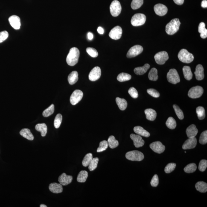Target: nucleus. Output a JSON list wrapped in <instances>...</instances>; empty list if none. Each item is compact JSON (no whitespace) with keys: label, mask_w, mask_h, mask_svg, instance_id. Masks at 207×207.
Returning a JSON list of instances; mask_svg holds the SVG:
<instances>
[{"label":"nucleus","mask_w":207,"mask_h":207,"mask_svg":"<svg viewBox=\"0 0 207 207\" xmlns=\"http://www.w3.org/2000/svg\"><path fill=\"white\" fill-rule=\"evenodd\" d=\"M80 52L78 49L73 47L70 50L69 54L67 56L66 61L70 66H74L78 62Z\"/></svg>","instance_id":"obj_1"},{"label":"nucleus","mask_w":207,"mask_h":207,"mask_svg":"<svg viewBox=\"0 0 207 207\" xmlns=\"http://www.w3.org/2000/svg\"><path fill=\"white\" fill-rule=\"evenodd\" d=\"M180 24L181 22L179 19L172 20L166 26V32L167 34L169 35L175 34L179 30Z\"/></svg>","instance_id":"obj_2"},{"label":"nucleus","mask_w":207,"mask_h":207,"mask_svg":"<svg viewBox=\"0 0 207 207\" xmlns=\"http://www.w3.org/2000/svg\"><path fill=\"white\" fill-rule=\"evenodd\" d=\"M178 57L180 61L186 63H191L194 59L193 55L185 49H183L179 51Z\"/></svg>","instance_id":"obj_3"},{"label":"nucleus","mask_w":207,"mask_h":207,"mask_svg":"<svg viewBox=\"0 0 207 207\" xmlns=\"http://www.w3.org/2000/svg\"><path fill=\"white\" fill-rule=\"evenodd\" d=\"M126 159L132 161H141L144 159V156L141 152L133 150L127 152L126 155Z\"/></svg>","instance_id":"obj_4"},{"label":"nucleus","mask_w":207,"mask_h":207,"mask_svg":"<svg viewBox=\"0 0 207 207\" xmlns=\"http://www.w3.org/2000/svg\"><path fill=\"white\" fill-rule=\"evenodd\" d=\"M146 17L143 13H136L132 17L131 23L134 26L137 27L142 25L145 23Z\"/></svg>","instance_id":"obj_5"},{"label":"nucleus","mask_w":207,"mask_h":207,"mask_svg":"<svg viewBox=\"0 0 207 207\" xmlns=\"http://www.w3.org/2000/svg\"><path fill=\"white\" fill-rule=\"evenodd\" d=\"M167 79L169 82L173 84H176L180 81L179 74L177 70L175 69L170 70L167 74Z\"/></svg>","instance_id":"obj_6"},{"label":"nucleus","mask_w":207,"mask_h":207,"mask_svg":"<svg viewBox=\"0 0 207 207\" xmlns=\"http://www.w3.org/2000/svg\"><path fill=\"white\" fill-rule=\"evenodd\" d=\"M203 92L204 90L202 87L199 86L193 87L189 91L188 96L191 98H198L202 95Z\"/></svg>","instance_id":"obj_7"},{"label":"nucleus","mask_w":207,"mask_h":207,"mask_svg":"<svg viewBox=\"0 0 207 207\" xmlns=\"http://www.w3.org/2000/svg\"><path fill=\"white\" fill-rule=\"evenodd\" d=\"M122 7L119 1L115 0L112 1L110 6L111 14L113 17L118 16L121 13Z\"/></svg>","instance_id":"obj_8"},{"label":"nucleus","mask_w":207,"mask_h":207,"mask_svg":"<svg viewBox=\"0 0 207 207\" xmlns=\"http://www.w3.org/2000/svg\"><path fill=\"white\" fill-rule=\"evenodd\" d=\"M154 58L158 64L164 65L169 58L168 53L165 51L159 52L155 55Z\"/></svg>","instance_id":"obj_9"},{"label":"nucleus","mask_w":207,"mask_h":207,"mask_svg":"<svg viewBox=\"0 0 207 207\" xmlns=\"http://www.w3.org/2000/svg\"><path fill=\"white\" fill-rule=\"evenodd\" d=\"M143 48L140 45L134 46L131 48L127 53V57L128 58H132L139 55L142 52Z\"/></svg>","instance_id":"obj_10"},{"label":"nucleus","mask_w":207,"mask_h":207,"mask_svg":"<svg viewBox=\"0 0 207 207\" xmlns=\"http://www.w3.org/2000/svg\"><path fill=\"white\" fill-rule=\"evenodd\" d=\"M83 93L80 90H76L73 92L70 98V101L73 105L77 104L83 98Z\"/></svg>","instance_id":"obj_11"},{"label":"nucleus","mask_w":207,"mask_h":207,"mask_svg":"<svg viewBox=\"0 0 207 207\" xmlns=\"http://www.w3.org/2000/svg\"><path fill=\"white\" fill-rule=\"evenodd\" d=\"M122 33V30L119 26L114 27L111 30L109 33V36L111 39L118 40L121 37Z\"/></svg>","instance_id":"obj_12"},{"label":"nucleus","mask_w":207,"mask_h":207,"mask_svg":"<svg viewBox=\"0 0 207 207\" xmlns=\"http://www.w3.org/2000/svg\"><path fill=\"white\" fill-rule=\"evenodd\" d=\"M101 74L100 68L98 66H96L93 68L90 72L89 75V80L91 81H96L100 79Z\"/></svg>","instance_id":"obj_13"},{"label":"nucleus","mask_w":207,"mask_h":207,"mask_svg":"<svg viewBox=\"0 0 207 207\" xmlns=\"http://www.w3.org/2000/svg\"><path fill=\"white\" fill-rule=\"evenodd\" d=\"M150 147L153 152L159 154L162 153L165 149V146L159 141L152 143L150 144Z\"/></svg>","instance_id":"obj_14"},{"label":"nucleus","mask_w":207,"mask_h":207,"mask_svg":"<svg viewBox=\"0 0 207 207\" xmlns=\"http://www.w3.org/2000/svg\"><path fill=\"white\" fill-rule=\"evenodd\" d=\"M154 10L156 15L160 16H165L168 12V8L164 4H156L154 7Z\"/></svg>","instance_id":"obj_15"},{"label":"nucleus","mask_w":207,"mask_h":207,"mask_svg":"<svg viewBox=\"0 0 207 207\" xmlns=\"http://www.w3.org/2000/svg\"><path fill=\"white\" fill-rule=\"evenodd\" d=\"M9 21L10 25L16 30H19L20 28L21 22L20 18L19 17L13 15L10 16L9 19Z\"/></svg>","instance_id":"obj_16"},{"label":"nucleus","mask_w":207,"mask_h":207,"mask_svg":"<svg viewBox=\"0 0 207 207\" xmlns=\"http://www.w3.org/2000/svg\"><path fill=\"white\" fill-rule=\"evenodd\" d=\"M197 139L195 137L189 138L184 142L182 146V148L184 150L194 149L197 145Z\"/></svg>","instance_id":"obj_17"},{"label":"nucleus","mask_w":207,"mask_h":207,"mask_svg":"<svg viewBox=\"0 0 207 207\" xmlns=\"http://www.w3.org/2000/svg\"><path fill=\"white\" fill-rule=\"evenodd\" d=\"M130 137L133 141L134 145L136 148H139L144 146L145 141L140 135L131 134L130 135Z\"/></svg>","instance_id":"obj_18"},{"label":"nucleus","mask_w":207,"mask_h":207,"mask_svg":"<svg viewBox=\"0 0 207 207\" xmlns=\"http://www.w3.org/2000/svg\"><path fill=\"white\" fill-rule=\"evenodd\" d=\"M72 180V176L68 175L65 173H63L58 178L59 182L62 186L68 185L71 183Z\"/></svg>","instance_id":"obj_19"},{"label":"nucleus","mask_w":207,"mask_h":207,"mask_svg":"<svg viewBox=\"0 0 207 207\" xmlns=\"http://www.w3.org/2000/svg\"><path fill=\"white\" fill-rule=\"evenodd\" d=\"M198 132V130L194 124L189 126L186 130V134L189 138L194 137L197 135Z\"/></svg>","instance_id":"obj_20"},{"label":"nucleus","mask_w":207,"mask_h":207,"mask_svg":"<svg viewBox=\"0 0 207 207\" xmlns=\"http://www.w3.org/2000/svg\"><path fill=\"white\" fill-rule=\"evenodd\" d=\"M49 189L51 192L57 194L61 193L63 191V186L61 184L56 183L50 184L49 186Z\"/></svg>","instance_id":"obj_21"},{"label":"nucleus","mask_w":207,"mask_h":207,"mask_svg":"<svg viewBox=\"0 0 207 207\" xmlns=\"http://www.w3.org/2000/svg\"><path fill=\"white\" fill-rule=\"evenodd\" d=\"M194 73L196 80L199 81L203 80L205 75L204 73V68L202 65L199 64L196 66V71Z\"/></svg>","instance_id":"obj_22"},{"label":"nucleus","mask_w":207,"mask_h":207,"mask_svg":"<svg viewBox=\"0 0 207 207\" xmlns=\"http://www.w3.org/2000/svg\"><path fill=\"white\" fill-rule=\"evenodd\" d=\"M146 118L150 121H153L156 119L157 114L156 111L152 109H146L145 111Z\"/></svg>","instance_id":"obj_23"},{"label":"nucleus","mask_w":207,"mask_h":207,"mask_svg":"<svg viewBox=\"0 0 207 207\" xmlns=\"http://www.w3.org/2000/svg\"><path fill=\"white\" fill-rule=\"evenodd\" d=\"M134 130L135 133L140 136L145 137H149L150 136V134L147 130H145L141 126H136L134 128Z\"/></svg>","instance_id":"obj_24"},{"label":"nucleus","mask_w":207,"mask_h":207,"mask_svg":"<svg viewBox=\"0 0 207 207\" xmlns=\"http://www.w3.org/2000/svg\"><path fill=\"white\" fill-rule=\"evenodd\" d=\"M150 68V65L149 64H145L144 66L142 67H138L135 68L134 70V72L137 75H143L145 73L149 68Z\"/></svg>","instance_id":"obj_25"},{"label":"nucleus","mask_w":207,"mask_h":207,"mask_svg":"<svg viewBox=\"0 0 207 207\" xmlns=\"http://www.w3.org/2000/svg\"><path fill=\"white\" fill-rule=\"evenodd\" d=\"M68 81L70 85L75 84L78 80V74L77 71H73L68 77Z\"/></svg>","instance_id":"obj_26"},{"label":"nucleus","mask_w":207,"mask_h":207,"mask_svg":"<svg viewBox=\"0 0 207 207\" xmlns=\"http://www.w3.org/2000/svg\"><path fill=\"white\" fill-rule=\"evenodd\" d=\"M20 134L24 137L27 138L29 141H33L34 139V136L31 133L30 129H23L20 132Z\"/></svg>","instance_id":"obj_27"},{"label":"nucleus","mask_w":207,"mask_h":207,"mask_svg":"<svg viewBox=\"0 0 207 207\" xmlns=\"http://www.w3.org/2000/svg\"><path fill=\"white\" fill-rule=\"evenodd\" d=\"M35 128L37 131L40 132L42 136L45 137L46 135L47 132V127L46 124L45 123L36 124Z\"/></svg>","instance_id":"obj_28"},{"label":"nucleus","mask_w":207,"mask_h":207,"mask_svg":"<svg viewBox=\"0 0 207 207\" xmlns=\"http://www.w3.org/2000/svg\"><path fill=\"white\" fill-rule=\"evenodd\" d=\"M117 105L120 110L124 111L125 110L127 106V103L126 100L124 99H122L117 97L115 99Z\"/></svg>","instance_id":"obj_29"},{"label":"nucleus","mask_w":207,"mask_h":207,"mask_svg":"<svg viewBox=\"0 0 207 207\" xmlns=\"http://www.w3.org/2000/svg\"><path fill=\"white\" fill-rule=\"evenodd\" d=\"M184 77L188 81L191 80L193 77V73L191 68L189 66H184L183 68Z\"/></svg>","instance_id":"obj_30"},{"label":"nucleus","mask_w":207,"mask_h":207,"mask_svg":"<svg viewBox=\"0 0 207 207\" xmlns=\"http://www.w3.org/2000/svg\"><path fill=\"white\" fill-rule=\"evenodd\" d=\"M196 189L201 193H205L207 191V184L203 182H199L195 185Z\"/></svg>","instance_id":"obj_31"},{"label":"nucleus","mask_w":207,"mask_h":207,"mask_svg":"<svg viewBox=\"0 0 207 207\" xmlns=\"http://www.w3.org/2000/svg\"><path fill=\"white\" fill-rule=\"evenodd\" d=\"M198 32L200 33L201 37L205 39L207 37V30L205 28V24L204 22H201L198 27Z\"/></svg>","instance_id":"obj_32"},{"label":"nucleus","mask_w":207,"mask_h":207,"mask_svg":"<svg viewBox=\"0 0 207 207\" xmlns=\"http://www.w3.org/2000/svg\"><path fill=\"white\" fill-rule=\"evenodd\" d=\"M108 146L111 149H113L118 147L119 144V141L115 139V137L111 135L109 137L107 141Z\"/></svg>","instance_id":"obj_33"},{"label":"nucleus","mask_w":207,"mask_h":207,"mask_svg":"<svg viewBox=\"0 0 207 207\" xmlns=\"http://www.w3.org/2000/svg\"><path fill=\"white\" fill-rule=\"evenodd\" d=\"M88 173L86 171H81L77 176V180L80 183L86 182L88 177Z\"/></svg>","instance_id":"obj_34"},{"label":"nucleus","mask_w":207,"mask_h":207,"mask_svg":"<svg viewBox=\"0 0 207 207\" xmlns=\"http://www.w3.org/2000/svg\"><path fill=\"white\" fill-rule=\"evenodd\" d=\"M149 78L151 81H156L158 79V71L156 68H153L150 70L149 74Z\"/></svg>","instance_id":"obj_35"},{"label":"nucleus","mask_w":207,"mask_h":207,"mask_svg":"<svg viewBox=\"0 0 207 207\" xmlns=\"http://www.w3.org/2000/svg\"><path fill=\"white\" fill-rule=\"evenodd\" d=\"M131 76L126 73H122L119 74L117 80L119 82H124L130 80L131 79Z\"/></svg>","instance_id":"obj_36"},{"label":"nucleus","mask_w":207,"mask_h":207,"mask_svg":"<svg viewBox=\"0 0 207 207\" xmlns=\"http://www.w3.org/2000/svg\"><path fill=\"white\" fill-rule=\"evenodd\" d=\"M92 159L93 156L92 153H88L87 154L84 158L83 161H82V165L84 167H88Z\"/></svg>","instance_id":"obj_37"},{"label":"nucleus","mask_w":207,"mask_h":207,"mask_svg":"<svg viewBox=\"0 0 207 207\" xmlns=\"http://www.w3.org/2000/svg\"><path fill=\"white\" fill-rule=\"evenodd\" d=\"M166 125L169 129H174L176 126V123L175 120L172 117H169L167 119Z\"/></svg>","instance_id":"obj_38"},{"label":"nucleus","mask_w":207,"mask_h":207,"mask_svg":"<svg viewBox=\"0 0 207 207\" xmlns=\"http://www.w3.org/2000/svg\"><path fill=\"white\" fill-rule=\"evenodd\" d=\"M196 112L198 118L199 120H202L205 118V111L204 108L201 106H199L196 108Z\"/></svg>","instance_id":"obj_39"},{"label":"nucleus","mask_w":207,"mask_h":207,"mask_svg":"<svg viewBox=\"0 0 207 207\" xmlns=\"http://www.w3.org/2000/svg\"><path fill=\"white\" fill-rule=\"evenodd\" d=\"M197 169V166L196 164L194 163H192L187 165L184 169V171L186 173H193L196 171Z\"/></svg>","instance_id":"obj_40"},{"label":"nucleus","mask_w":207,"mask_h":207,"mask_svg":"<svg viewBox=\"0 0 207 207\" xmlns=\"http://www.w3.org/2000/svg\"><path fill=\"white\" fill-rule=\"evenodd\" d=\"M55 106L54 104H52L48 108L46 109L43 112V115L44 117H48L54 113Z\"/></svg>","instance_id":"obj_41"},{"label":"nucleus","mask_w":207,"mask_h":207,"mask_svg":"<svg viewBox=\"0 0 207 207\" xmlns=\"http://www.w3.org/2000/svg\"><path fill=\"white\" fill-rule=\"evenodd\" d=\"M144 3V0H133L131 6L134 10H136L141 7Z\"/></svg>","instance_id":"obj_42"},{"label":"nucleus","mask_w":207,"mask_h":207,"mask_svg":"<svg viewBox=\"0 0 207 207\" xmlns=\"http://www.w3.org/2000/svg\"><path fill=\"white\" fill-rule=\"evenodd\" d=\"M99 160L98 158H93L92 160H91L89 165V169L90 171H94L96 168L97 165H98Z\"/></svg>","instance_id":"obj_43"},{"label":"nucleus","mask_w":207,"mask_h":207,"mask_svg":"<svg viewBox=\"0 0 207 207\" xmlns=\"http://www.w3.org/2000/svg\"><path fill=\"white\" fill-rule=\"evenodd\" d=\"M108 147V144L107 141H103L100 142V146H99L98 149H97V152H101L104 151L107 149Z\"/></svg>","instance_id":"obj_44"},{"label":"nucleus","mask_w":207,"mask_h":207,"mask_svg":"<svg viewBox=\"0 0 207 207\" xmlns=\"http://www.w3.org/2000/svg\"><path fill=\"white\" fill-rule=\"evenodd\" d=\"M173 107L178 118L180 120L183 119L184 118V115L182 111L179 108V106L176 104L173 105Z\"/></svg>","instance_id":"obj_45"},{"label":"nucleus","mask_w":207,"mask_h":207,"mask_svg":"<svg viewBox=\"0 0 207 207\" xmlns=\"http://www.w3.org/2000/svg\"><path fill=\"white\" fill-rule=\"evenodd\" d=\"M62 121V116L60 114H58L56 115L55 119L54 120V125L56 129H58L60 127Z\"/></svg>","instance_id":"obj_46"},{"label":"nucleus","mask_w":207,"mask_h":207,"mask_svg":"<svg viewBox=\"0 0 207 207\" xmlns=\"http://www.w3.org/2000/svg\"><path fill=\"white\" fill-rule=\"evenodd\" d=\"M86 51L89 55L93 58L97 57L98 56V53L95 48L88 47L86 48Z\"/></svg>","instance_id":"obj_47"},{"label":"nucleus","mask_w":207,"mask_h":207,"mask_svg":"<svg viewBox=\"0 0 207 207\" xmlns=\"http://www.w3.org/2000/svg\"><path fill=\"white\" fill-rule=\"evenodd\" d=\"M199 142L201 144L205 145L207 143V131L202 132L199 138Z\"/></svg>","instance_id":"obj_48"},{"label":"nucleus","mask_w":207,"mask_h":207,"mask_svg":"<svg viewBox=\"0 0 207 207\" xmlns=\"http://www.w3.org/2000/svg\"><path fill=\"white\" fill-rule=\"evenodd\" d=\"M176 164L175 163H170L165 167V171L166 173H170L174 171L176 168Z\"/></svg>","instance_id":"obj_49"},{"label":"nucleus","mask_w":207,"mask_h":207,"mask_svg":"<svg viewBox=\"0 0 207 207\" xmlns=\"http://www.w3.org/2000/svg\"><path fill=\"white\" fill-rule=\"evenodd\" d=\"M207 167V161L205 160H202L199 162L198 168L199 171L202 172L205 171Z\"/></svg>","instance_id":"obj_50"},{"label":"nucleus","mask_w":207,"mask_h":207,"mask_svg":"<svg viewBox=\"0 0 207 207\" xmlns=\"http://www.w3.org/2000/svg\"><path fill=\"white\" fill-rule=\"evenodd\" d=\"M128 92L132 98L136 99L138 97V93L136 89L134 87H131L129 89Z\"/></svg>","instance_id":"obj_51"},{"label":"nucleus","mask_w":207,"mask_h":207,"mask_svg":"<svg viewBox=\"0 0 207 207\" xmlns=\"http://www.w3.org/2000/svg\"><path fill=\"white\" fill-rule=\"evenodd\" d=\"M148 93L155 98H158L160 97V94L158 91L153 89H147Z\"/></svg>","instance_id":"obj_52"},{"label":"nucleus","mask_w":207,"mask_h":207,"mask_svg":"<svg viewBox=\"0 0 207 207\" xmlns=\"http://www.w3.org/2000/svg\"><path fill=\"white\" fill-rule=\"evenodd\" d=\"M150 184L153 187H156L159 185V179L157 175H155L152 178Z\"/></svg>","instance_id":"obj_53"},{"label":"nucleus","mask_w":207,"mask_h":207,"mask_svg":"<svg viewBox=\"0 0 207 207\" xmlns=\"http://www.w3.org/2000/svg\"><path fill=\"white\" fill-rule=\"evenodd\" d=\"M9 36V33L6 31L0 32V43L6 40Z\"/></svg>","instance_id":"obj_54"},{"label":"nucleus","mask_w":207,"mask_h":207,"mask_svg":"<svg viewBox=\"0 0 207 207\" xmlns=\"http://www.w3.org/2000/svg\"><path fill=\"white\" fill-rule=\"evenodd\" d=\"M174 2L177 5H181L183 4L184 0H173Z\"/></svg>","instance_id":"obj_55"},{"label":"nucleus","mask_w":207,"mask_h":207,"mask_svg":"<svg viewBox=\"0 0 207 207\" xmlns=\"http://www.w3.org/2000/svg\"><path fill=\"white\" fill-rule=\"evenodd\" d=\"M201 7L203 8H205L207 7V0H203L201 2Z\"/></svg>","instance_id":"obj_56"},{"label":"nucleus","mask_w":207,"mask_h":207,"mask_svg":"<svg viewBox=\"0 0 207 207\" xmlns=\"http://www.w3.org/2000/svg\"><path fill=\"white\" fill-rule=\"evenodd\" d=\"M97 31L100 34H103L104 33V30L103 28H102V27H99L98 28H97Z\"/></svg>","instance_id":"obj_57"},{"label":"nucleus","mask_w":207,"mask_h":207,"mask_svg":"<svg viewBox=\"0 0 207 207\" xmlns=\"http://www.w3.org/2000/svg\"><path fill=\"white\" fill-rule=\"evenodd\" d=\"M88 39H89V40H92L93 38V35L92 33L89 32L88 34Z\"/></svg>","instance_id":"obj_58"},{"label":"nucleus","mask_w":207,"mask_h":207,"mask_svg":"<svg viewBox=\"0 0 207 207\" xmlns=\"http://www.w3.org/2000/svg\"><path fill=\"white\" fill-rule=\"evenodd\" d=\"M40 207H47V206L46 205H43V204H42V205H40Z\"/></svg>","instance_id":"obj_59"}]
</instances>
